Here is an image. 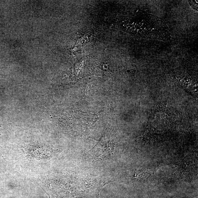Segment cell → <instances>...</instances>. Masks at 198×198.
Here are the masks:
<instances>
[{
  "label": "cell",
  "mask_w": 198,
  "mask_h": 198,
  "mask_svg": "<svg viewBox=\"0 0 198 198\" xmlns=\"http://www.w3.org/2000/svg\"><path fill=\"white\" fill-rule=\"evenodd\" d=\"M189 3H190V5L192 7L196 10H198V1H189Z\"/></svg>",
  "instance_id": "cell-2"
},
{
  "label": "cell",
  "mask_w": 198,
  "mask_h": 198,
  "mask_svg": "<svg viewBox=\"0 0 198 198\" xmlns=\"http://www.w3.org/2000/svg\"><path fill=\"white\" fill-rule=\"evenodd\" d=\"M125 17L122 22L129 27L125 29L138 38L152 39L168 41L171 36L168 27L161 19L153 15L140 11L137 14Z\"/></svg>",
  "instance_id": "cell-1"
}]
</instances>
